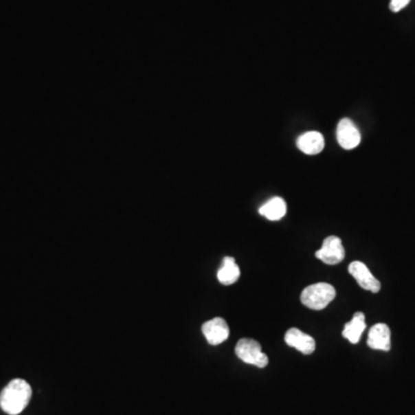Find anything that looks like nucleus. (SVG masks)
Segmentation results:
<instances>
[{
	"mask_svg": "<svg viewBox=\"0 0 415 415\" xmlns=\"http://www.w3.org/2000/svg\"><path fill=\"white\" fill-rule=\"evenodd\" d=\"M32 387L25 379H15L0 394V407L10 415L21 413L32 398Z\"/></svg>",
	"mask_w": 415,
	"mask_h": 415,
	"instance_id": "1",
	"label": "nucleus"
},
{
	"mask_svg": "<svg viewBox=\"0 0 415 415\" xmlns=\"http://www.w3.org/2000/svg\"><path fill=\"white\" fill-rule=\"evenodd\" d=\"M336 298V290L328 283H317L306 287L301 293V302L314 311H322Z\"/></svg>",
	"mask_w": 415,
	"mask_h": 415,
	"instance_id": "2",
	"label": "nucleus"
},
{
	"mask_svg": "<svg viewBox=\"0 0 415 415\" xmlns=\"http://www.w3.org/2000/svg\"><path fill=\"white\" fill-rule=\"evenodd\" d=\"M236 355L245 363L256 366L258 368H265L269 363L268 355L262 352L261 345L256 340L249 338H244L238 341Z\"/></svg>",
	"mask_w": 415,
	"mask_h": 415,
	"instance_id": "3",
	"label": "nucleus"
},
{
	"mask_svg": "<svg viewBox=\"0 0 415 415\" xmlns=\"http://www.w3.org/2000/svg\"><path fill=\"white\" fill-rule=\"evenodd\" d=\"M316 258L324 262L326 265H338L345 258V249H344L341 240L338 236H328L323 241L322 247L316 251Z\"/></svg>",
	"mask_w": 415,
	"mask_h": 415,
	"instance_id": "4",
	"label": "nucleus"
},
{
	"mask_svg": "<svg viewBox=\"0 0 415 415\" xmlns=\"http://www.w3.org/2000/svg\"><path fill=\"white\" fill-rule=\"evenodd\" d=\"M337 141L340 147L351 150L361 142V134L351 119L344 118L337 126Z\"/></svg>",
	"mask_w": 415,
	"mask_h": 415,
	"instance_id": "5",
	"label": "nucleus"
},
{
	"mask_svg": "<svg viewBox=\"0 0 415 415\" xmlns=\"http://www.w3.org/2000/svg\"><path fill=\"white\" fill-rule=\"evenodd\" d=\"M348 272L355 277L359 287H361L363 290L370 291L372 293H377L381 290V283L369 271L365 263L360 261L352 262L348 265Z\"/></svg>",
	"mask_w": 415,
	"mask_h": 415,
	"instance_id": "6",
	"label": "nucleus"
},
{
	"mask_svg": "<svg viewBox=\"0 0 415 415\" xmlns=\"http://www.w3.org/2000/svg\"><path fill=\"white\" fill-rule=\"evenodd\" d=\"M202 333L210 345H219L224 343L229 336V329L225 319L215 317L202 326Z\"/></svg>",
	"mask_w": 415,
	"mask_h": 415,
	"instance_id": "7",
	"label": "nucleus"
},
{
	"mask_svg": "<svg viewBox=\"0 0 415 415\" xmlns=\"http://www.w3.org/2000/svg\"><path fill=\"white\" fill-rule=\"evenodd\" d=\"M285 341L289 346L297 348L298 351H300L304 355H311L315 351V339L297 328L287 330V333H285Z\"/></svg>",
	"mask_w": 415,
	"mask_h": 415,
	"instance_id": "8",
	"label": "nucleus"
},
{
	"mask_svg": "<svg viewBox=\"0 0 415 415\" xmlns=\"http://www.w3.org/2000/svg\"><path fill=\"white\" fill-rule=\"evenodd\" d=\"M368 346L372 350L388 352L391 348V333L389 326L384 323H379L369 330Z\"/></svg>",
	"mask_w": 415,
	"mask_h": 415,
	"instance_id": "9",
	"label": "nucleus"
},
{
	"mask_svg": "<svg viewBox=\"0 0 415 415\" xmlns=\"http://www.w3.org/2000/svg\"><path fill=\"white\" fill-rule=\"evenodd\" d=\"M298 148L306 155H317L324 149V137L319 132L311 131L299 136Z\"/></svg>",
	"mask_w": 415,
	"mask_h": 415,
	"instance_id": "10",
	"label": "nucleus"
},
{
	"mask_svg": "<svg viewBox=\"0 0 415 415\" xmlns=\"http://www.w3.org/2000/svg\"><path fill=\"white\" fill-rule=\"evenodd\" d=\"M366 330V319L363 313H355L353 319L344 326L343 337L352 344L359 343L361 335Z\"/></svg>",
	"mask_w": 415,
	"mask_h": 415,
	"instance_id": "11",
	"label": "nucleus"
},
{
	"mask_svg": "<svg viewBox=\"0 0 415 415\" xmlns=\"http://www.w3.org/2000/svg\"><path fill=\"white\" fill-rule=\"evenodd\" d=\"M287 202L282 197H273L263 204L258 212L269 221H280L287 215Z\"/></svg>",
	"mask_w": 415,
	"mask_h": 415,
	"instance_id": "12",
	"label": "nucleus"
},
{
	"mask_svg": "<svg viewBox=\"0 0 415 415\" xmlns=\"http://www.w3.org/2000/svg\"><path fill=\"white\" fill-rule=\"evenodd\" d=\"M240 277V268L236 263V260L233 258H224L223 261L222 268L219 269L218 273H217V278H218L221 283L224 285H232L236 283V280H239Z\"/></svg>",
	"mask_w": 415,
	"mask_h": 415,
	"instance_id": "13",
	"label": "nucleus"
},
{
	"mask_svg": "<svg viewBox=\"0 0 415 415\" xmlns=\"http://www.w3.org/2000/svg\"><path fill=\"white\" fill-rule=\"evenodd\" d=\"M411 3V0H391L390 10L392 12H399L406 8Z\"/></svg>",
	"mask_w": 415,
	"mask_h": 415,
	"instance_id": "14",
	"label": "nucleus"
}]
</instances>
